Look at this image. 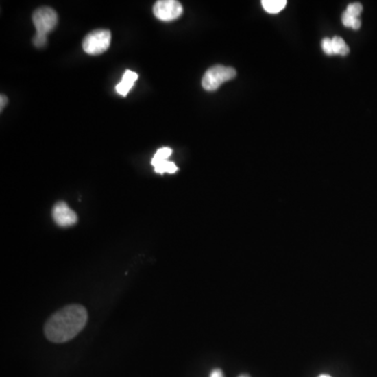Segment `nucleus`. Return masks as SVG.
Wrapping results in <instances>:
<instances>
[{"mask_svg":"<svg viewBox=\"0 0 377 377\" xmlns=\"http://www.w3.org/2000/svg\"><path fill=\"white\" fill-rule=\"evenodd\" d=\"M182 3L176 0H160L154 7V14L162 21H173L182 15Z\"/></svg>","mask_w":377,"mask_h":377,"instance_id":"obj_5","label":"nucleus"},{"mask_svg":"<svg viewBox=\"0 0 377 377\" xmlns=\"http://www.w3.org/2000/svg\"><path fill=\"white\" fill-rule=\"evenodd\" d=\"M87 311L81 305H69L47 321L45 337L53 343H65L78 335L87 323Z\"/></svg>","mask_w":377,"mask_h":377,"instance_id":"obj_1","label":"nucleus"},{"mask_svg":"<svg viewBox=\"0 0 377 377\" xmlns=\"http://www.w3.org/2000/svg\"><path fill=\"white\" fill-rule=\"evenodd\" d=\"M319 377H332V376H330V375H328V374H321L319 375Z\"/></svg>","mask_w":377,"mask_h":377,"instance_id":"obj_17","label":"nucleus"},{"mask_svg":"<svg viewBox=\"0 0 377 377\" xmlns=\"http://www.w3.org/2000/svg\"><path fill=\"white\" fill-rule=\"evenodd\" d=\"M0 100H1V106H0V108H1V110H3V108H5V105H7L8 103V98L5 96H3V95H1V97H0Z\"/></svg>","mask_w":377,"mask_h":377,"instance_id":"obj_16","label":"nucleus"},{"mask_svg":"<svg viewBox=\"0 0 377 377\" xmlns=\"http://www.w3.org/2000/svg\"><path fill=\"white\" fill-rule=\"evenodd\" d=\"M239 377H250V375H247V374H242V375H240Z\"/></svg>","mask_w":377,"mask_h":377,"instance_id":"obj_18","label":"nucleus"},{"mask_svg":"<svg viewBox=\"0 0 377 377\" xmlns=\"http://www.w3.org/2000/svg\"><path fill=\"white\" fill-rule=\"evenodd\" d=\"M236 75L237 73L233 67L215 65V66L208 69L202 77V87L206 91L217 90L223 83L235 78Z\"/></svg>","mask_w":377,"mask_h":377,"instance_id":"obj_2","label":"nucleus"},{"mask_svg":"<svg viewBox=\"0 0 377 377\" xmlns=\"http://www.w3.org/2000/svg\"><path fill=\"white\" fill-rule=\"evenodd\" d=\"M53 218L56 223L62 228L71 226L78 221V216L69 208L66 202H59L53 206Z\"/></svg>","mask_w":377,"mask_h":377,"instance_id":"obj_6","label":"nucleus"},{"mask_svg":"<svg viewBox=\"0 0 377 377\" xmlns=\"http://www.w3.org/2000/svg\"><path fill=\"white\" fill-rule=\"evenodd\" d=\"M111 33L108 29H95L83 40L82 47L88 55H101L110 47Z\"/></svg>","mask_w":377,"mask_h":377,"instance_id":"obj_3","label":"nucleus"},{"mask_svg":"<svg viewBox=\"0 0 377 377\" xmlns=\"http://www.w3.org/2000/svg\"><path fill=\"white\" fill-rule=\"evenodd\" d=\"M343 25L346 27H352L354 29H358L362 25V21L360 18L353 17L352 15L345 11L342 16Z\"/></svg>","mask_w":377,"mask_h":377,"instance_id":"obj_11","label":"nucleus"},{"mask_svg":"<svg viewBox=\"0 0 377 377\" xmlns=\"http://www.w3.org/2000/svg\"><path fill=\"white\" fill-rule=\"evenodd\" d=\"M346 12H348L353 17L360 18L363 12V5L360 3H351L347 7Z\"/></svg>","mask_w":377,"mask_h":377,"instance_id":"obj_13","label":"nucleus"},{"mask_svg":"<svg viewBox=\"0 0 377 377\" xmlns=\"http://www.w3.org/2000/svg\"><path fill=\"white\" fill-rule=\"evenodd\" d=\"M210 377H224V375L220 369H215V370L212 371Z\"/></svg>","mask_w":377,"mask_h":377,"instance_id":"obj_15","label":"nucleus"},{"mask_svg":"<svg viewBox=\"0 0 377 377\" xmlns=\"http://www.w3.org/2000/svg\"><path fill=\"white\" fill-rule=\"evenodd\" d=\"M262 7L267 13L278 14L287 7V0H263Z\"/></svg>","mask_w":377,"mask_h":377,"instance_id":"obj_9","label":"nucleus"},{"mask_svg":"<svg viewBox=\"0 0 377 377\" xmlns=\"http://www.w3.org/2000/svg\"><path fill=\"white\" fill-rule=\"evenodd\" d=\"M32 19L37 32L36 35L41 37H47V34L51 33L58 23V15L55 10L49 7L36 10Z\"/></svg>","mask_w":377,"mask_h":377,"instance_id":"obj_4","label":"nucleus"},{"mask_svg":"<svg viewBox=\"0 0 377 377\" xmlns=\"http://www.w3.org/2000/svg\"><path fill=\"white\" fill-rule=\"evenodd\" d=\"M332 47L333 53H337V55L346 56L350 51L348 45H346L344 39L341 37L332 38Z\"/></svg>","mask_w":377,"mask_h":377,"instance_id":"obj_10","label":"nucleus"},{"mask_svg":"<svg viewBox=\"0 0 377 377\" xmlns=\"http://www.w3.org/2000/svg\"><path fill=\"white\" fill-rule=\"evenodd\" d=\"M172 154H173V150H172L171 148L164 147V148L158 149V150L156 151V154H154L152 160H167L170 158Z\"/></svg>","mask_w":377,"mask_h":377,"instance_id":"obj_12","label":"nucleus"},{"mask_svg":"<svg viewBox=\"0 0 377 377\" xmlns=\"http://www.w3.org/2000/svg\"><path fill=\"white\" fill-rule=\"evenodd\" d=\"M151 164L154 167L156 173L158 174H174L178 170L174 162H168V160H151Z\"/></svg>","mask_w":377,"mask_h":377,"instance_id":"obj_8","label":"nucleus"},{"mask_svg":"<svg viewBox=\"0 0 377 377\" xmlns=\"http://www.w3.org/2000/svg\"><path fill=\"white\" fill-rule=\"evenodd\" d=\"M322 49L327 55H333L332 39L324 38L322 40Z\"/></svg>","mask_w":377,"mask_h":377,"instance_id":"obj_14","label":"nucleus"},{"mask_svg":"<svg viewBox=\"0 0 377 377\" xmlns=\"http://www.w3.org/2000/svg\"><path fill=\"white\" fill-rule=\"evenodd\" d=\"M138 79V75L132 71H125L122 80L116 86L117 93L121 96L126 97L129 91L134 87V83Z\"/></svg>","mask_w":377,"mask_h":377,"instance_id":"obj_7","label":"nucleus"}]
</instances>
